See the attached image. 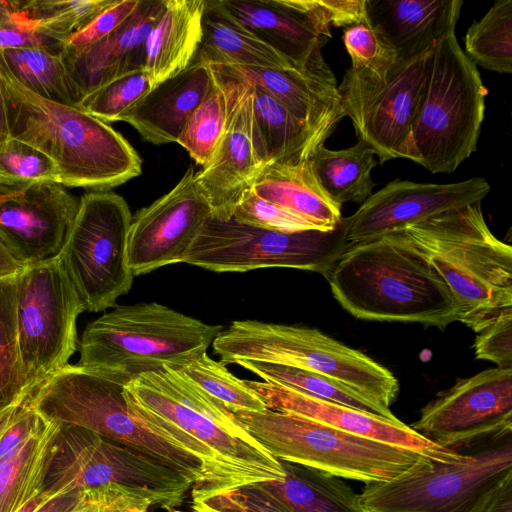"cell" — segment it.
<instances>
[{"label": "cell", "instance_id": "484cf974", "mask_svg": "<svg viewBox=\"0 0 512 512\" xmlns=\"http://www.w3.org/2000/svg\"><path fill=\"white\" fill-rule=\"evenodd\" d=\"M206 0H166L145 42L152 87L189 67L202 39Z\"/></svg>", "mask_w": 512, "mask_h": 512}, {"label": "cell", "instance_id": "6da1fadb", "mask_svg": "<svg viewBox=\"0 0 512 512\" xmlns=\"http://www.w3.org/2000/svg\"><path fill=\"white\" fill-rule=\"evenodd\" d=\"M131 412L146 426L198 458L205 481L191 494H206L284 477L273 457L222 402L168 365L124 386Z\"/></svg>", "mask_w": 512, "mask_h": 512}, {"label": "cell", "instance_id": "f907efd6", "mask_svg": "<svg viewBox=\"0 0 512 512\" xmlns=\"http://www.w3.org/2000/svg\"><path fill=\"white\" fill-rule=\"evenodd\" d=\"M84 492L86 499L91 503L90 512H148L153 506L149 499L118 486L101 487Z\"/></svg>", "mask_w": 512, "mask_h": 512}, {"label": "cell", "instance_id": "8992f818", "mask_svg": "<svg viewBox=\"0 0 512 512\" xmlns=\"http://www.w3.org/2000/svg\"><path fill=\"white\" fill-rule=\"evenodd\" d=\"M214 353L223 364L253 360L321 374L355 391L389 419L399 383L393 373L363 352L318 329L236 320L215 337Z\"/></svg>", "mask_w": 512, "mask_h": 512}, {"label": "cell", "instance_id": "b9f144b4", "mask_svg": "<svg viewBox=\"0 0 512 512\" xmlns=\"http://www.w3.org/2000/svg\"><path fill=\"white\" fill-rule=\"evenodd\" d=\"M152 89L145 69L125 73L85 96L77 105L80 109L109 124Z\"/></svg>", "mask_w": 512, "mask_h": 512}, {"label": "cell", "instance_id": "5b68a950", "mask_svg": "<svg viewBox=\"0 0 512 512\" xmlns=\"http://www.w3.org/2000/svg\"><path fill=\"white\" fill-rule=\"evenodd\" d=\"M222 329L156 302L116 305L85 327L77 365L125 386L207 353Z\"/></svg>", "mask_w": 512, "mask_h": 512}, {"label": "cell", "instance_id": "ee69618b", "mask_svg": "<svg viewBox=\"0 0 512 512\" xmlns=\"http://www.w3.org/2000/svg\"><path fill=\"white\" fill-rule=\"evenodd\" d=\"M19 47H41L60 54L64 44L35 19L28 0H0V50Z\"/></svg>", "mask_w": 512, "mask_h": 512}, {"label": "cell", "instance_id": "816d5d0a", "mask_svg": "<svg viewBox=\"0 0 512 512\" xmlns=\"http://www.w3.org/2000/svg\"><path fill=\"white\" fill-rule=\"evenodd\" d=\"M28 398L17 407L10 423L0 436V460L25 442L45 422V419L30 406Z\"/></svg>", "mask_w": 512, "mask_h": 512}, {"label": "cell", "instance_id": "7bdbcfd3", "mask_svg": "<svg viewBox=\"0 0 512 512\" xmlns=\"http://www.w3.org/2000/svg\"><path fill=\"white\" fill-rule=\"evenodd\" d=\"M115 0H28L36 20L65 45L68 37L85 27Z\"/></svg>", "mask_w": 512, "mask_h": 512}, {"label": "cell", "instance_id": "db71d44e", "mask_svg": "<svg viewBox=\"0 0 512 512\" xmlns=\"http://www.w3.org/2000/svg\"><path fill=\"white\" fill-rule=\"evenodd\" d=\"M85 503V492L75 490L51 498L36 512H76Z\"/></svg>", "mask_w": 512, "mask_h": 512}, {"label": "cell", "instance_id": "d6a6232c", "mask_svg": "<svg viewBox=\"0 0 512 512\" xmlns=\"http://www.w3.org/2000/svg\"><path fill=\"white\" fill-rule=\"evenodd\" d=\"M249 86L253 95L254 119L268 164L294 165L308 160L319 147L311 134L273 96L259 87Z\"/></svg>", "mask_w": 512, "mask_h": 512}, {"label": "cell", "instance_id": "2e32d148", "mask_svg": "<svg viewBox=\"0 0 512 512\" xmlns=\"http://www.w3.org/2000/svg\"><path fill=\"white\" fill-rule=\"evenodd\" d=\"M411 427L457 452L511 438L512 368L495 367L459 380L423 407Z\"/></svg>", "mask_w": 512, "mask_h": 512}, {"label": "cell", "instance_id": "83f0119b", "mask_svg": "<svg viewBox=\"0 0 512 512\" xmlns=\"http://www.w3.org/2000/svg\"><path fill=\"white\" fill-rule=\"evenodd\" d=\"M252 191L323 230L334 229L343 218L341 207L319 184L309 159L294 165H266L254 181Z\"/></svg>", "mask_w": 512, "mask_h": 512}, {"label": "cell", "instance_id": "ab89813d", "mask_svg": "<svg viewBox=\"0 0 512 512\" xmlns=\"http://www.w3.org/2000/svg\"><path fill=\"white\" fill-rule=\"evenodd\" d=\"M343 43L351 59L348 70L364 80L384 82L399 61L393 47L368 17L345 28Z\"/></svg>", "mask_w": 512, "mask_h": 512}, {"label": "cell", "instance_id": "836d02e7", "mask_svg": "<svg viewBox=\"0 0 512 512\" xmlns=\"http://www.w3.org/2000/svg\"><path fill=\"white\" fill-rule=\"evenodd\" d=\"M19 274L0 276V414L22 404L33 393L18 346Z\"/></svg>", "mask_w": 512, "mask_h": 512}, {"label": "cell", "instance_id": "74e56055", "mask_svg": "<svg viewBox=\"0 0 512 512\" xmlns=\"http://www.w3.org/2000/svg\"><path fill=\"white\" fill-rule=\"evenodd\" d=\"M212 74L213 81L208 93L188 119L177 140V143L202 167L215 153L228 119L225 87L213 71Z\"/></svg>", "mask_w": 512, "mask_h": 512}, {"label": "cell", "instance_id": "277c9868", "mask_svg": "<svg viewBox=\"0 0 512 512\" xmlns=\"http://www.w3.org/2000/svg\"><path fill=\"white\" fill-rule=\"evenodd\" d=\"M435 268L458 307V321L479 333L512 309V247L489 229L481 202L398 231Z\"/></svg>", "mask_w": 512, "mask_h": 512}, {"label": "cell", "instance_id": "52a82bcc", "mask_svg": "<svg viewBox=\"0 0 512 512\" xmlns=\"http://www.w3.org/2000/svg\"><path fill=\"white\" fill-rule=\"evenodd\" d=\"M28 401L43 419L79 426L137 450L187 476L193 487L205 481L198 458L146 426L129 409L124 386L94 371L68 363L48 376Z\"/></svg>", "mask_w": 512, "mask_h": 512}, {"label": "cell", "instance_id": "4dcf8cb0", "mask_svg": "<svg viewBox=\"0 0 512 512\" xmlns=\"http://www.w3.org/2000/svg\"><path fill=\"white\" fill-rule=\"evenodd\" d=\"M58 426L45 420L25 442L0 460V512H16L43 490Z\"/></svg>", "mask_w": 512, "mask_h": 512}, {"label": "cell", "instance_id": "3957f363", "mask_svg": "<svg viewBox=\"0 0 512 512\" xmlns=\"http://www.w3.org/2000/svg\"><path fill=\"white\" fill-rule=\"evenodd\" d=\"M325 277L338 303L358 319L441 329L458 321L449 287L400 232L347 245Z\"/></svg>", "mask_w": 512, "mask_h": 512}, {"label": "cell", "instance_id": "c3c4849f", "mask_svg": "<svg viewBox=\"0 0 512 512\" xmlns=\"http://www.w3.org/2000/svg\"><path fill=\"white\" fill-rule=\"evenodd\" d=\"M474 350L477 359L491 361L500 368H512V309L478 333Z\"/></svg>", "mask_w": 512, "mask_h": 512}, {"label": "cell", "instance_id": "7a4b0ae2", "mask_svg": "<svg viewBox=\"0 0 512 512\" xmlns=\"http://www.w3.org/2000/svg\"><path fill=\"white\" fill-rule=\"evenodd\" d=\"M9 136L50 158L64 187L109 191L142 173V160L109 124L77 106L45 99L21 85L0 58Z\"/></svg>", "mask_w": 512, "mask_h": 512}, {"label": "cell", "instance_id": "f1b7e54d", "mask_svg": "<svg viewBox=\"0 0 512 512\" xmlns=\"http://www.w3.org/2000/svg\"><path fill=\"white\" fill-rule=\"evenodd\" d=\"M196 63L262 68L298 67L237 23L220 0H206Z\"/></svg>", "mask_w": 512, "mask_h": 512}, {"label": "cell", "instance_id": "8fae6325", "mask_svg": "<svg viewBox=\"0 0 512 512\" xmlns=\"http://www.w3.org/2000/svg\"><path fill=\"white\" fill-rule=\"evenodd\" d=\"M347 248L346 217L332 230L274 231L209 218L182 262L213 272L292 268L326 276Z\"/></svg>", "mask_w": 512, "mask_h": 512}, {"label": "cell", "instance_id": "ac0fdd59", "mask_svg": "<svg viewBox=\"0 0 512 512\" xmlns=\"http://www.w3.org/2000/svg\"><path fill=\"white\" fill-rule=\"evenodd\" d=\"M194 174V169L189 168L174 188L132 217L127 252L134 276L182 262L211 218Z\"/></svg>", "mask_w": 512, "mask_h": 512}, {"label": "cell", "instance_id": "603a6c76", "mask_svg": "<svg viewBox=\"0 0 512 512\" xmlns=\"http://www.w3.org/2000/svg\"><path fill=\"white\" fill-rule=\"evenodd\" d=\"M166 0H140L135 11L111 34L60 53L77 105L88 94L130 71L144 69L145 42Z\"/></svg>", "mask_w": 512, "mask_h": 512}, {"label": "cell", "instance_id": "d6986e66", "mask_svg": "<svg viewBox=\"0 0 512 512\" xmlns=\"http://www.w3.org/2000/svg\"><path fill=\"white\" fill-rule=\"evenodd\" d=\"M489 191V183L481 177L446 184L396 179L372 193L346 217L347 245L402 231L434 215L481 202Z\"/></svg>", "mask_w": 512, "mask_h": 512}, {"label": "cell", "instance_id": "8d00e7d4", "mask_svg": "<svg viewBox=\"0 0 512 512\" xmlns=\"http://www.w3.org/2000/svg\"><path fill=\"white\" fill-rule=\"evenodd\" d=\"M234 364L253 372L265 382L275 383L317 399L384 417L376 406L361 395L321 374L291 366L253 360H238Z\"/></svg>", "mask_w": 512, "mask_h": 512}, {"label": "cell", "instance_id": "30bf717a", "mask_svg": "<svg viewBox=\"0 0 512 512\" xmlns=\"http://www.w3.org/2000/svg\"><path fill=\"white\" fill-rule=\"evenodd\" d=\"M59 424V423H58ZM193 481L182 473L88 429L59 424L43 489L54 496L118 486L171 510L184 501Z\"/></svg>", "mask_w": 512, "mask_h": 512}, {"label": "cell", "instance_id": "60d3db41", "mask_svg": "<svg viewBox=\"0 0 512 512\" xmlns=\"http://www.w3.org/2000/svg\"><path fill=\"white\" fill-rule=\"evenodd\" d=\"M42 182L59 183L57 167L50 158L12 137L0 143V190Z\"/></svg>", "mask_w": 512, "mask_h": 512}, {"label": "cell", "instance_id": "ba28073f", "mask_svg": "<svg viewBox=\"0 0 512 512\" xmlns=\"http://www.w3.org/2000/svg\"><path fill=\"white\" fill-rule=\"evenodd\" d=\"M487 93L455 31L438 39L412 130L411 161L431 173L455 171L477 150Z\"/></svg>", "mask_w": 512, "mask_h": 512}, {"label": "cell", "instance_id": "e0dca14e", "mask_svg": "<svg viewBox=\"0 0 512 512\" xmlns=\"http://www.w3.org/2000/svg\"><path fill=\"white\" fill-rule=\"evenodd\" d=\"M213 72L227 93L228 119L215 153L194 179L211 217L226 221L232 219L268 160L254 119L251 87Z\"/></svg>", "mask_w": 512, "mask_h": 512}, {"label": "cell", "instance_id": "44dd1931", "mask_svg": "<svg viewBox=\"0 0 512 512\" xmlns=\"http://www.w3.org/2000/svg\"><path fill=\"white\" fill-rule=\"evenodd\" d=\"M209 67L225 78L269 93L307 129L317 146L324 144L345 117L338 83L322 52L303 67Z\"/></svg>", "mask_w": 512, "mask_h": 512}, {"label": "cell", "instance_id": "d590c367", "mask_svg": "<svg viewBox=\"0 0 512 512\" xmlns=\"http://www.w3.org/2000/svg\"><path fill=\"white\" fill-rule=\"evenodd\" d=\"M465 54L476 65L498 73H512V0H498L469 27Z\"/></svg>", "mask_w": 512, "mask_h": 512}, {"label": "cell", "instance_id": "9a60e30c", "mask_svg": "<svg viewBox=\"0 0 512 512\" xmlns=\"http://www.w3.org/2000/svg\"><path fill=\"white\" fill-rule=\"evenodd\" d=\"M432 48L410 60H399L384 82L361 79L347 69L338 85L344 114L351 119L358 141L374 150L380 164L412 159V130Z\"/></svg>", "mask_w": 512, "mask_h": 512}, {"label": "cell", "instance_id": "f5cc1de1", "mask_svg": "<svg viewBox=\"0 0 512 512\" xmlns=\"http://www.w3.org/2000/svg\"><path fill=\"white\" fill-rule=\"evenodd\" d=\"M468 512H512V472L488 489Z\"/></svg>", "mask_w": 512, "mask_h": 512}, {"label": "cell", "instance_id": "ffe728a7", "mask_svg": "<svg viewBox=\"0 0 512 512\" xmlns=\"http://www.w3.org/2000/svg\"><path fill=\"white\" fill-rule=\"evenodd\" d=\"M79 201L57 182L1 189V242L25 266L58 256Z\"/></svg>", "mask_w": 512, "mask_h": 512}, {"label": "cell", "instance_id": "1f68e13d", "mask_svg": "<svg viewBox=\"0 0 512 512\" xmlns=\"http://www.w3.org/2000/svg\"><path fill=\"white\" fill-rule=\"evenodd\" d=\"M374 150L362 141L345 149L317 147L309 157L315 176L329 198L362 204L372 194V169L377 165Z\"/></svg>", "mask_w": 512, "mask_h": 512}, {"label": "cell", "instance_id": "f6af8a7d", "mask_svg": "<svg viewBox=\"0 0 512 512\" xmlns=\"http://www.w3.org/2000/svg\"><path fill=\"white\" fill-rule=\"evenodd\" d=\"M316 34L330 38L332 27H349L367 18V0H278Z\"/></svg>", "mask_w": 512, "mask_h": 512}, {"label": "cell", "instance_id": "4316f807", "mask_svg": "<svg viewBox=\"0 0 512 512\" xmlns=\"http://www.w3.org/2000/svg\"><path fill=\"white\" fill-rule=\"evenodd\" d=\"M242 27L298 67L308 64L328 38L316 34L278 0H220Z\"/></svg>", "mask_w": 512, "mask_h": 512}, {"label": "cell", "instance_id": "d4e9b609", "mask_svg": "<svg viewBox=\"0 0 512 512\" xmlns=\"http://www.w3.org/2000/svg\"><path fill=\"white\" fill-rule=\"evenodd\" d=\"M462 0H367V17L393 47L410 60L455 31Z\"/></svg>", "mask_w": 512, "mask_h": 512}, {"label": "cell", "instance_id": "bcb514c9", "mask_svg": "<svg viewBox=\"0 0 512 512\" xmlns=\"http://www.w3.org/2000/svg\"><path fill=\"white\" fill-rule=\"evenodd\" d=\"M191 495L195 512H294L261 482Z\"/></svg>", "mask_w": 512, "mask_h": 512}, {"label": "cell", "instance_id": "5bb4252c", "mask_svg": "<svg viewBox=\"0 0 512 512\" xmlns=\"http://www.w3.org/2000/svg\"><path fill=\"white\" fill-rule=\"evenodd\" d=\"M83 311V302L59 256L29 265L19 274L18 346L33 392L76 352V323Z\"/></svg>", "mask_w": 512, "mask_h": 512}, {"label": "cell", "instance_id": "f546056e", "mask_svg": "<svg viewBox=\"0 0 512 512\" xmlns=\"http://www.w3.org/2000/svg\"><path fill=\"white\" fill-rule=\"evenodd\" d=\"M284 477L261 482L294 512H368L357 493L342 478L281 461Z\"/></svg>", "mask_w": 512, "mask_h": 512}, {"label": "cell", "instance_id": "9f6ffc18", "mask_svg": "<svg viewBox=\"0 0 512 512\" xmlns=\"http://www.w3.org/2000/svg\"><path fill=\"white\" fill-rule=\"evenodd\" d=\"M55 497L47 490H42L36 494L33 498L27 501L20 509L16 512H36L51 498Z\"/></svg>", "mask_w": 512, "mask_h": 512}, {"label": "cell", "instance_id": "7dc6e473", "mask_svg": "<svg viewBox=\"0 0 512 512\" xmlns=\"http://www.w3.org/2000/svg\"><path fill=\"white\" fill-rule=\"evenodd\" d=\"M232 219L247 225L281 232L320 229L289 210L260 198L252 189L243 196L235 208Z\"/></svg>", "mask_w": 512, "mask_h": 512}, {"label": "cell", "instance_id": "9c48e42d", "mask_svg": "<svg viewBox=\"0 0 512 512\" xmlns=\"http://www.w3.org/2000/svg\"><path fill=\"white\" fill-rule=\"evenodd\" d=\"M232 413L277 460L365 485L388 482L425 458L290 413L268 408Z\"/></svg>", "mask_w": 512, "mask_h": 512}, {"label": "cell", "instance_id": "680465c9", "mask_svg": "<svg viewBox=\"0 0 512 512\" xmlns=\"http://www.w3.org/2000/svg\"><path fill=\"white\" fill-rule=\"evenodd\" d=\"M86 497V496H85ZM91 509V503L86 499V503L83 507H81L76 512H90Z\"/></svg>", "mask_w": 512, "mask_h": 512}, {"label": "cell", "instance_id": "6f0895ef", "mask_svg": "<svg viewBox=\"0 0 512 512\" xmlns=\"http://www.w3.org/2000/svg\"><path fill=\"white\" fill-rule=\"evenodd\" d=\"M9 137L10 136H9V129H8L4 99H3L1 89H0V143L5 141Z\"/></svg>", "mask_w": 512, "mask_h": 512}, {"label": "cell", "instance_id": "7c38bea8", "mask_svg": "<svg viewBox=\"0 0 512 512\" xmlns=\"http://www.w3.org/2000/svg\"><path fill=\"white\" fill-rule=\"evenodd\" d=\"M132 215L127 202L109 191H90L79 208L58 255L85 311L114 308L129 292L134 275L127 242Z\"/></svg>", "mask_w": 512, "mask_h": 512}, {"label": "cell", "instance_id": "11a10c76", "mask_svg": "<svg viewBox=\"0 0 512 512\" xmlns=\"http://www.w3.org/2000/svg\"><path fill=\"white\" fill-rule=\"evenodd\" d=\"M26 267L0 240V276L19 274Z\"/></svg>", "mask_w": 512, "mask_h": 512}, {"label": "cell", "instance_id": "681fc988", "mask_svg": "<svg viewBox=\"0 0 512 512\" xmlns=\"http://www.w3.org/2000/svg\"><path fill=\"white\" fill-rule=\"evenodd\" d=\"M140 0H115L82 29L72 33L64 47L92 45L116 30L137 8Z\"/></svg>", "mask_w": 512, "mask_h": 512}, {"label": "cell", "instance_id": "4fadbf2b", "mask_svg": "<svg viewBox=\"0 0 512 512\" xmlns=\"http://www.w3.org/2000/svg\"><path fill=\"white\" fill-rule=\"evenodd\" d=\"M511 472L508 438L464 454L456 462L423 458L388 482L365 485L359 494L368 512H468Z\"/></svg>", "mask_w": 512, "mask_h": 512}, {"label": "cell", "instance_id": "91938a15", "mask_svg": "<svg viewBox=\"0 0 512 512\" xmlns=\"http://www.w3.org/2000/svg\"><path fill=\"white\" fill-rule=\"evenodd\" d=\"M173 512H185V511L174 510ZM192 512H195V511H192Z\"/></svg>", "mask_w": 512, "mask_h": 512}, {"label": "cell", "instance_id": "f35d334b", "mask_svg": "<svg viewBox=\"0 0 512 512\" xmlns=\"http://www.w3.org/2000/svg\"><path fill=\"white\" fill-rule=\"evenodd\" d=\"M175 369L192 380L207 394L222 402L231 411H264L267 409L262 399L244 380L234 376L225 364L210 358L207 353Z\"/></svg>", "mask_w": 512, "mask_h": 512}, {"label": "cell", "instance_id": "cb8c5ba5", "mask_svg": "<svg viewBox=\"0 0 512 512\" xmlns=\"http://www.w3.org/2000/svg\"><path fill=\"white\" fill-rule=\"evenodd\" d=\"M213 81L208 65L193 62L179 74L160 82L123 112L126 122L153 144L176 142L188 119L208 93Z\"/></svg>", "mask_w": 512, "mask_h": 512}, {"label": "cell", "instance_id": "7402d4cb", "mask_svg": "<svg viewBox=\"0 0 512 512\" xmlns=\"http://www.w3.org/2000/svg\"><path fill=\"white\" fill-rule=\"evenodd\" d=\"M268 409L298 415L343 432L415 452L439 462H456L464 454L442 447L416 432L398 418L317 399L290 388L265 382L244 380Z\"/></svg>", "mask_w": 512, "mask_h": 512}, {"label": "cell", "instance_id": "e575fe53", "mask_svg": "<svg viewBox=\"0 0 512 512\" xmlns=\"http://www.w3.org/2000/svg\"><path fill=\"white\" fill-rule=\"evenodd\" d=\"M12 76L33 93L58 103L77 106V99L60 54L41 47L0 50Z\"/></svg>", "mask_w": 512, "mask_h": 512}]
</instances>
